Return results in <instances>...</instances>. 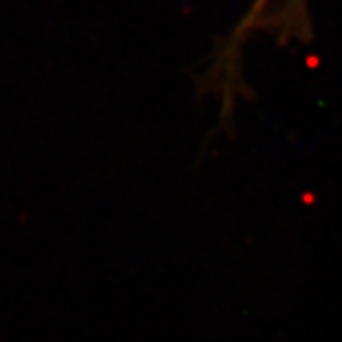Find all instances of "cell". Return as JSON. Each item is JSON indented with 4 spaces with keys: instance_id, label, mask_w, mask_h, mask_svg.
I'll return each mask as SVG.
<instances>
[{
    "instance_id": "obj_1",
    "label": "cell",
    "mask_w": 342,
    "mask_h": 342,
    "mask_svg": "<svg viewBox=\"0 0 342 342\" xmlns=\"http://www.w3.org/2000/svg\"><path fill=\"white\" fill-rule=\"evenodd\" d=\"M300 4L308 6V0H299ZM276 4V0H255L249 10L243 14L240 23L232 28L227 44H223V48L219 50V56L215 59L213 69L209 72V82L211 89L221 97L223 103V111L230 113L236 97L242 93V76H240V57H242V46L247 42V38L251 34H255L258 23L262 21V17L270 12V8Z\"/></svg>"
}]
</instances>
